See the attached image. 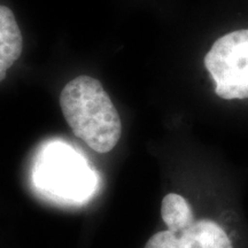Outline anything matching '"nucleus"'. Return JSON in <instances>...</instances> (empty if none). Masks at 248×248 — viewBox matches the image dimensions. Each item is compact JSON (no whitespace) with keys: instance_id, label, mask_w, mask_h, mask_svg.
Returning a JSON list of instances; mask_svg holds the SVG:
<instances>
[{"instance_id":"obj_1","label":"nucleus","mask_w":248,"mask_h":248,"mask_svg":"<svg viewBox=\"0 0 248 248\" xmlns=\"http://www.w3.org/2000/svg\"><path fill=\"white\" fill-rule=\"evenodd\" d=\"M62 114L74 135L97 153H108L122 135L119 111L98 79L82 75L68 82L60 94Z\"/></svg>"},{"instance_id":"obj_2","label":"nucleus","mask_w":248,"mask_h":248,"mask_svg":"<svg viewBox=\"0 0 248 248\" xmlns=\"http://www.w3.org/2000/svg\"><path fill=\"white\" fill-rule=\"evenodd\" d=\"M204 67L225 100L248 99V29L232 31L214 43Z\"/></svg>"},{"instance_id":"obj_3","label":"nucleus","mask_w":248,"mask_h":248,"mask_svg":"<svg viewBox=\"0 0 248 248\" xmlns=\"http://www.w3.org/2000/svg\"><path fill=\"white\" fill-rule=\"evenodd\" d=\"M145 248H233L225 231L209 219L192 223L178 232L155 233Z\"/></svg>"},{"instance_id":"obj_4","label":"nucleus","mask_w":248,"mask_h":248,"mask_svg":"<svg viewBox=\"0 0 248 248\" xmlns=\"http://www.w3.org/2000/svg\"><path fill=\"white\" fill-rule=\"evenodd\" d=\"M23 38L13 12L0 5V82L22 54Z\"/></svg>"},{"instance_id":"obj_5","label":"nucleus","mask_w":248,"mask_h":248,"mask_svg":"<svg viewBox=\"0 0 248 248\" xmlns=\"http://www.w3.org/2000/svg\"><path fill=\"white\" fill-rule=\"evenodd\" d=\"M161 216L168 230L178 232L194 223V215L190 203L182 195L169 193L163 198Z\"/></svg>"}]
</instances>
